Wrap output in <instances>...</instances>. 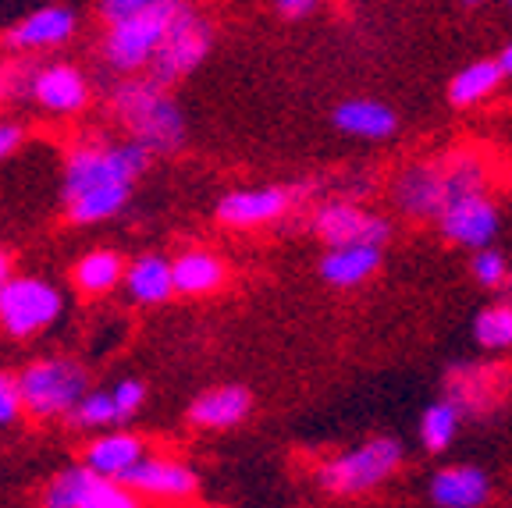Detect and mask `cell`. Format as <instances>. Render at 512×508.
Here are the masks:
<instances>
[{
  "label": "cell",
  "instance_id": "cell-24",
  "mask_svg": "<svg viewBox=\"0 0 512 508\" xmlns=\"http://www.w3.org/2000/svg\"><path fill=\"white\" fill-rule=\"evenodd\" d=\"M143 455H146V448L136 434H107L86 448L82 462L93 466V469H100V473H107V477L121 480V473H128V469L136 466Z\"/></svg>",
  "mask_w": 512,
  "mask_h": 508
},
{
  "label": "cell",
  "instance_id": "cell-26",
  "mask_svg": "<svg viewBox=\"0 0 512 508\" xmlns=\"http://www.w3.org/2000/svg\"><path fill=\"white\" fill-rule=\"evenodd\" d=\"M473 342L484 352H512V302H491L473 317Z\"/></svg>",
  "mask_w": 512,
  "mask_h": 508
},
{
  "label": "cell",
  "instance_id": "cell-3",
  "mask_svg": "<svg viewBox=\"0 0 512 508\" xmlns=\"http://www.w3.org/2000/svg\"><path fill=\"white\" fill-rule=\"evenodd\" d=\"M402 448L399 437H370L363 445L349 448V452L335 455L317 469V487L328 498H363L374 494L395 477V469L402 466Z\"/></svg>",
  "mask_w": 512,
  "mask_h": 508
},
{
  "label": "cell",
  "instance_id": "cell-36",
  "mask_svg": "<svg viewBox=\"0 0 512 508\" xmlns=\"http://www.w3.org/2000/svg\"><path fill=\"white\" fill-rule=\"evenodd\" d=\"M8 278H11V260H8V253L0 249V285H4Z\"/></svg>",
  "mask_w": 512,
  "mask_h": 508
},
{
  "label": "cell",
  "instance_id": "cell-23",
  "mask_svg": "<svg viewBox=\"0 0 512 508\" xmlns=\"http://www.w3.org/2000/svg\"><path fill=\"white\" fill-rule=\"evenodd\" d=\"M224 278H228V267L214 253L189 249L175 260V288L182 295H210L224 285Z\"/></svg>",
  "mask_w": 512,
  "mask_h": 508
},
{
  "label": "cell",
  "instance_id": "cell-22",
  "mask_svg": "<svg viewBox=\"0 0 512 508\" xmlns=\"http://www.w3.org/2000/svg\"><path fill=\"white\" fill-rule=\"evenodd\" d=\"M128 295L136 302H168L175 288V260L164 256H139L132 267L125 270Z\"/></svg>",
  "mask_w": 512,
  "mask_h": 508
},
{
  "label": "cell",
  "instance_id": "cell-31",
  "mask_svg": "<svg viewBox=\"0 0 512 508\" xmlns=\"http://www.w3.org/2000/svg\"><path fill=\"white\" fill-rule=\"evenodd\" d=\"M114 395V405H118V413H121V420H125V416H132L139 409V405H143V398H146V388L139 381H121L118 388L111 391Z\"/></svg>",
  "mask_w": 512,
  "mask_h": 508
},
{
  "label": "cell",
  "instance_id": "cell-20",
  "mask_svg": "<svg viewBox=\"0 0 512 508\" xmlns=\"http://www.w3.org/2000/svg\"><path fill=\"white\" fill-rule=\"evenodd\" d=\"M509 79L505 68L498 64V57H484V61H473L466 68H459L452 79H448V104L466 111V107H480L484 100L502 89V82Z\"/></svg>",
  "mask_w": 512,
  "mask_h": 508
},
{
  "label": "cell",
  "instance_id": "cell-18",
  "mask_svg": "<svg viewBox=\"0 0 512 508\" xmlns=\"http://www.w3.org/2000/svg\"><path fill=\"white\" fill-rule=\"evenodd\" d=\"M253 409V395L239 384H224V388L203 391L196 402L189 405V423L203 430H228L242 423Z\"/></svg>",
  "mask_w": 512,
  "mask_h": 508
},
{
  "label": "cell",
  "instance_id": "cell-12",
  "mask_svg": "<svg viewBox=\"0 0 512 508\" xmlns=\"http://www.w3.org/2000/svg\"><path fill=\"white\" fill-rule=\"evenodd\" d=\"M509 374L491 363H456L448 370V398H456L459 409L473 420L488 416L491 409H502Z\"/></svg>",
  "mask_w": 512,
  "mask_h": 508
},
{
  "label": "cell",
  "instance_id": "cell-34",
  "mask_svg": "<svg viewBox=\"0 0 512 508\" xmlns=\"http://www.w3.org/2000/svg\"><path fill=\"white\" fill-rule=\"evenodd\" d=\"M18 143H22V128L8 125V121H0V157H8Z\"/></svg>",
  "mask_w": 512,
  "mask_h": 508
},
{
  "label": "cell",
  "instance_id": "cell-30",
  "mask_svg": "<svg viewBox=\"0 0 512 508\" xmlns=\"http://www.w3.org/2000/svg\"><path fill=\"white\" fill-rule=\"evenodd\" d=\"M22 409H25L22 384H18L15 377L0 374V427H4V423H15Z\"/></svg>",
  "mask_w": 512,
  "mask_h": 508
},
{
  "label": "cell",
  "instance_id": "cell-38",
  "mask_svg": "<svg viewBox=\"0 0 512 508\" xmlns=\"http://www.w3.org/2000/svg\"><path fill=\"white\" fill-rule=\"evenodd\" d=\"M509 8H512V0H509Z\"/></svg>",
  "mask_w": 512,
  "mask_h": 508
},
{
  "label": "cell",
  "instance_id": "cell-16",
  "mask_svg": "<svg viewBox=\"0 0 512 508\" xmlns=\"http://www.w3.org/2000/svg\"><path fill=\"white\" fill-rule=\"evenodd\" d=\"M338 132L352 135V139H367V143H381L399 132V114L388 104L374 100V96H352L331 111Z\"/></svg>",
  "mask_w": 512,
  "mask_h": 508
},
{
  "label": "cell",
  "instance_id": "cell-32",
  "mask_svg": "<svg viewBox=\"0 0 512 508\" xmlns=\"http://www.w3.org/2000/svg\"><path fill=\"white\" fill-rule=\"evenodd\" d=\"M150 4H153V0H100V15H104L107 22H121V18L150 8Z\"/></svg>",
  "mask_w": 512,
  "mask_h": 508
},
{
  "label": "cell",
  "instance_id": "cell-35",
  "mask_svg": "<svg viewBox=\"0 0 512 508\" xmlns=\"http://www.w3.org/2000/svg\"><path fill=\"white\" fill-rule=\"evenodd\" d=\"M498 64H502V68H505V75H509V79H512V40L502 47V54H498Z\"/></svg>",
  "mask_w": 512,
  "mask_h": 508
},
{
  "label": "cell",
  "instance_id": "cell-28",
  "mask_svg": "<svg viewBox=\"0 0 512 508\" xmlns=\"http://www.w3.org/2000/svg\"><path fill=\"white\" fill-rule=\"evenodd\" d=\"M72 427H111V423L121 420L118 405H114V395H82V402L68 413Z\"/></svg>",
  "mask_w": 512,
  "mask_h": 508
},
{
  "label": "cell",
  "instance_id": "cell-29",
  "mask_svg": "<svg viewBox=\"0 0 512 508\" xmlns=\"http://www.w3.org/2000/svg\"><path fill=\"white\" fill-rule=\"evenodd\" d=\"M470 274L480 288H502L509 281V263L498 249L484 246V249H473V260H470Z\"/></svg>",
  "mask_w": 512,
  "mask_h": 508
},
{
  "label": "cell",
  "instance_id": "cell-10",
  "mask_svg": "<svg viewBox=\"0 0 512 508\" xmlns=\"http://www.w3.org/2000/svg\"><path fill=\"white\" fill-rule=\"evenodd\" d=\"M310 228L324 246H349V242H370L384 246L392 239V221L374 210H363L352 199H328L310 217Z\"/></svg>",
  "mask_w": 512,
  "mask_h": 508
},
{
  "label": "cell",
  "instance_id": "cell-37",
  "mask_svg": "<svg viewBox=\"0 0 512 508\" xmlns=\"http://www.w3.org/2000/svg\"><path fill=\"white\" fill-rule=\"evenodd\" d=\"M463 4H484V0H463Z\"/></svg>",
  "mask_w": 512,
  "mask_h": 508
},
{
  "label": "cell",
  "instance_id": "cell-33",
  "mask_svg": "<svg viewBox=\"0 0 512 508\" xmlns=\"http://www.w3.org/2000/svg\"><path fill=\"white\" fill-rule=\"evenodd\" d=\"M274 8H278L281 18H306L313 15L317 0H274Z\"/></svg>",
  "mask_w": 512,
  "mask_h": 508
},
{
  "label": "cell",
  "instance_id": "cell-21",
  "mask_svg": "<svg viewBox=\"0 0 512 508\" xmlns=\"http://www.w3.org/2000/svg\"><path fill=\"white\" fill-rule=\"evenodd\" d=\"M75 32V11L72 8H43L18 22L15 29L4 36V43L15 50H43L57 47Z\"/></svg>",
  "mask_w": 512,
  "mask_h": 508
},
{
  "label": "cell",
  "instance_id": "cell-17",
  "mask_svg": "<svg viewBox=\"0 0 512 508\" xmlns=\"http://www.w3.org/2000/svg\"><path fill=\"white\" fill-rule=\"evenodd\" d=\"M381 249L370 242H349V246H328L320 260V278L331 288H356L367 278H374L381 267Z\"/></svg>",
  "mask_w": 512,
  "mask_h": 508
},
{
  "label": "cell",
  "instance_id": "cell-11",
  "mask_svg": "<svg viewBox=\"0 0 512 508\" xmlns=\"http://www.w3.org/2000/svg\"><path fill=\"white\" fill-rule=\"evenodd\" d=\"M498 224H502V214H498V203L488 196V189L466 192L456 203H448L438 217V228L445 235V242L463 249L491 246L498 235Z\"/></svg>",
  "mask_w": 512,
  "mask_h": 508
},
{
  "label": "cell",
  "instance_id": "cell-7",
  "mask_svg": "<svg viewBox=\"0 0 512 508\" xmlns=\"http://www.w3.org/2000/svg\"><path fill=\"white\" fill-rule=\"evenodd\" d=\"M210 43H214V29L210 22L192 8V4H182V11L171 22L168 36L160 43L157 57L150 61V79L157 86H171V82L185 79L189 72H196L210 54Z\"/></svg>",
  "mask_w": 512,
  "mask_h": 508
},
{
  "label": "cell",
  "instance_id": "cell-13",
  "mask_svg": "<svg viewBox=\"0 0 512 508\" xmlns=\"http://www.w3.org/2000/svg\"><path fill=\"white\" fill-rule=\"evenodd\" d=\"M121 484L128 491H136L139 498H157V501H185L196 498L200 491V480L185 462L164 459V455H153V459H139L136 466L121 473Z\"/></svg>",
  "mask_w": 512,
  "mask_h": 508
},
{
  "label": "cell",
  "instance_id": "cell-9",
  "mask_svg": "<svg viewBox=\"0 0 512 508\" xmlns=\"http://www.w3.org/2000/svg\"><path fill=\"white\" fill-rule=\"evenodd\" d=\"M50 508H136V491H128L118 477H107L93 466H72L57 473L47 487Z\"/></svg>",
  "mask_w": 512,
  "mask_h": 508
},
{
  "label": "cell",
  "instance_id": "cell-14",
  "mask_svg": "<svg viewBox=\"0 0 512 508\" xmlns=\"http://www.w3.org/2000/svg\"><path fill=\"white\" fill-rule=\"evenodd\" d=\"M303 185H292V189H239L228 192V196L217 203V221L232 224V228H260V224L278 221L281 214L292 210L299 196H303Z\"/></svg>",
  "mask_w": 512,
  "mask_h": 508
},
{
  "label": "cell",
  "instance_id": "cell-2",
  "mask_svg": "<svg viewBox=\"0 0 512 508\" xmlns=\"http://www.w3.org/2000/svg\"><path fill=\"white\" fill-rule=\"evenodd\" d=\"M488 189V171L473 153H448L406 167L392 185L395 207L413 221H438L448 203L466 192Z\"/></svg>",
  "mask_w": 512,
  "mask_h": 508
},
{
  "label": "cell",
  "instance_id": "cell-6",
  "mask_svg": "<svg viewBox=\"0 0 512 508\" xmlns=\"http://www.w3.org/2000/svg\"><path fill=\"white\" fill-rule=\"evenodd\" d=\"M22 384L25 413L50 420V416H68L86 395V370L72 359H40L25 366L18 377Z\"/></svg>",
  "mask_w": 512,
  "mask_h": 508
},
{
  "label": "cell",
  "instance_id": "cell-15",
  "mask_svg": "<svg viewBox=\"0 0 512 508\" xmlns=\"http://www.w3.org/2000/svg\"><path fill=\"white\" fill-rule=\"evenodd\" d=\"M427 498L438 508H480L491 498V477L473 462L445 466L427 484Z\"/></svg>",
  "mask_w": 512,
  "mask_h": 508
},
{
  "label": "cell",
  "instance_id": "cell-1",
  "mask_svg": "<svg viewBox=\"0 0 512 508\" xmlns=\"http://www.w3.org/2000/svg\"><path fill=\"white\" fill-rule=\"evenodd\" d=\"M150 153L139 139L118 146H75L64 167V203L75 224L114 217L132 196V182L150 167Z\"/></svg>",
  "mask_w": 512,
  "mask_h": 508
},
{
  "label": "cell",
  "instance_id": "cell-5",
  "mask_svg": "<svg viewBox=\"0 0 512 508\" xmlns=\"http://www.w3.org/2000/svg\"><path fill=\"white\" fill-rule=\"evenodd\" d=\"M185 0H153L150 8L136 11V15L111 22V32L104 40V57L111 68L118 72H139L150 68V61L157 57L160 43L168 36L171 22L182 11Z\"/></svg>",
  "mask_w": 512,
  "mask_h": 508
},
{
  "label": "cell",
  "instance_id": "cell-19",
  "mask_svg": "<svg viewBox=\"0 0 512 508\" xmlns=\"http://www.w3.org/2000/svg\"><path fill=\"white\" fill-rule=\"evenodd\" d=\"M32 96L54 114H75L86 107L89 89H86V79H82L75 68H68V64H50V68L36 72V79H32Z\"/></svg>",
  "mask_w": 512,
  "mask_h": 508
},
{
  "label": "cell",
  "instance_id": "cell-39",
  "mask_svg": "<svg viewBox=\"0 0 512 508\" xmlns=\"http://www.w3.org/2000/svg\"><path fill=\"white\" fill-rule=\"evenodd\" d=\"M509 281H512V274H509Z\"/></svg>",
  "mask_w": 512,
  "mask_h": 508
},
{
  "label": "cell",
  "instance_id": "cell-25",
  "mask_svg": "<svg viewBox=\"0 0 512 508\" xmlns=\"http://www.w3.org/2000/svg\"><path fill=\"white\" fill-rule=\"evenodd\" d=\"M463 409H459L456 398H438V402H431L424 409V416H420V445L427 448L431 455H441L452 448V441H456L459 434V423H463Z\"/></svg>",
  "mask_w": 512,
  "mask_h": 508
},
{
  "label": "cell",
  "instance_id": "cell-8",
  "mask_svg": "<svg viewBox=\"0 0 512 508\" xmlns=\"http://www.w3.org/2000/svg\"><path fill=\"white\" fill-rule=\"evenodd\" d=\"M61 317V292L40 278H8L0 285V327L29 338Z\"/></svg>",
  "mask_w": 512,
  "mask_h": 508
},
{
  "label": "cell",
  "instance_id": "cell-27",
  "mask_svg": "<svg viewBox=\"0 0 512 508\" xmlns=\"http://www.w3.org/2000/svg\"><path fill=\"white\" fill-rule=\"evenodd\" d=\"M121 281V256L111 249H96L75 263V285L86 295H104Z\"/></svg>",
  "mask_w": 512,
  "mask_h": 508
},
{
  "label": "cell",
  "instance_id": "cell-4",
  "mask_svg": "<svg viewBox=\"0 0 512 508\" xmlns=\"http://www.w3.org/2000/svg\"><path fill=\"white\" fill-rule=\"evenodd\" d=\"M114 114L132 132V139H139L153 153H175L185 143L182 111L153 79L125 82L114 96Z\"/></svg>",
  "mask_w": 512,
  "mask_h": 508
}]
</instances>
